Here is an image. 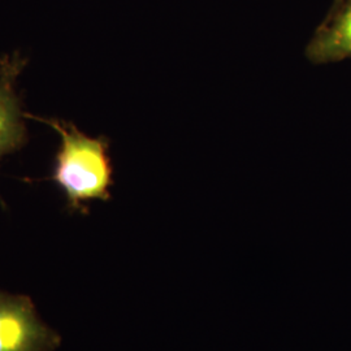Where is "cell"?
<instances>
[{"label":"cell","instance_id":"1","mask_svg":"<svg viewBox=\"0 0 351 351\" xmlns=\"http://www.w3.org/2000/svg\"><path fill=\"white\" fill-rule=\"evenodd\" d=\"M25 117L51 126L60 134V149L50 180L63 191L71 213H86L88 202L110 198L112 167L103 138H90L75 124L64 120L45 119L30 113H25Z\"/></svg>","mask_w":351,"mask_h":351},{"label":"cell","instance_id":"2","mask_svg":"<svg viewBox=\"0 0 351 351\" xmlns=\"http://www.w3.org/2000/svg\"><path fill=\"white\" fill-rule=\"evenodd\" d=\"M60 343L30 297L0 291V351H55Z\"/></svg>","mask_w":351,"mask_h":351},{"label":"cell","instance_id":"3","mask_svg":"<svg viewBox=\"0 0 351 351\" xmlns=\"http://www.w3.org/2000/svg\"><path fill=\"white\" fill-rule=\"evenodd\" d=\"M25 65V59L19 53L0 58V159L20 150L27 141L25 113L14 88Z\"/></svg>","mask_w":351,"mask_h":351},{"label":"cell","instance_id":"4","mask_svg":"<svg viewBox=\"0 0 351 351\" xmlns=\"http://www.w3.org/2000/svg\"><path fill=\"white\" fill-rule=\"evenodd\" d=\"M310 56L316 62L339 60L351 56V0L310 45Z\"/></svg>","mask_w":351,"mask_h":351}]
</instances>
